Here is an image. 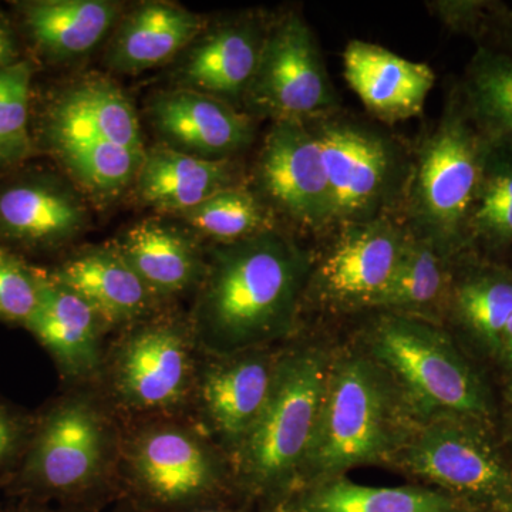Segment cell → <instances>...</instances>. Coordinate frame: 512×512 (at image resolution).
<instances>
[{
  "mask_svg": "<svg viewBox=\"0 0 512 512\" xmlns=\"http://www.w3.org/2000/svg\"><path fill=\"white\" fill-rule=\"evenodd\" d=\"M453 311L481 345L498 353L512 316V275L487 269L466 276L453 291Z\"/></svg>",
  "mask_w": 512,
  "mask_h": 512,
  "instance_id": "cell-29",
  "label": "cell"
},
{
  "mask_svg": "<svg viewBox=\"0 0 512 512\" xmlns=\"http://www.w3.org/2000/svg\"><path fill=\"white\" fill-rule=\"evenodd\" d=\"M205 19L170 2H144L120 20L106 53L117 73L137 74L170 62L204 33Z\"/></svg>",
  "mask_w": 512,
  "mask_h": 512,
  "instance_id": "cell-24",
  "label": "cell"
},
{
  "mask_svg": "<svg viewBox=\"0 0 512 512\" xmlns=\"http://www.w3.org/2000/svg\"><path fill=\"white\" fill-rule=\"evenodd\" d=\"M484 143L457 104L448 107L410 171L404 191L409 231L444 258L467 237L487 160Z\"/></svg>",
  "mask_w": 512,
  "mask_h": 512,
  "instance_id": "cell-7",
  "label": "cell"
},
{
  "mask_svg": "<svg viewBox=\"0 0 512 512\" xmlns=\"http://www.w3.org/2000/svg\"><path fill=\"white\" fill-rule=\"evenodd\" d=\"M237 164L232 160H205L158 144L146 148L138 170V200L161 214L177 215L239 183Z\"/></svg>",
  "mask_w": 512,
  "mask_h": 512,
  "instance_id": "cell-25",
  "label": "cell"
},
{
  "mask_svg": "<svg viewBox=\"0 0 512 512\" xmlns=\"http://www.w3.org/2000/svg\"><path fill=\"white\" fill-rule=\"evenodd\" d=\"M268 26L238 18L202 33L175 73L178 86L208 94L231 106L244 101L258 67Z\"/></svg>",
  "mask_w": 512,
  "mask_h": 512,
  "instance_id": "cell-19",
  "label": "cell"
},
{
  "mask_svg": "<svg viewBox=\"0 0 512 512\" xmlns=\"http://www.w3.org/2000/svg\"><path fill=\"white\" fill-rule=\"evenodd\" d=\"M121 440L107 404L90 392L64 394L35 414L32 436L16 470L0 481L15 500L92 503L119 466Z\"/></svg>",
  "mask_w": 512,
  "mask_h": 512,
  "instance_id": "cell-2",
  "label": "cell"
},
{
  "mask_svg": "<svg viewBox=\"0 0 512 512\" xmlns=\"http://www.w3.org/2000/svg\"><path fill=\"white\" fill-rule=\"evenodd\" d=\"M372 357L330 363L318 427L299 480L313 484L366 464L394 460L410 431L399 419V397Z\"/></svg>",
  "mask_w": 512,
  "mask_h": 512,
  "instance_id": "cell-3",
  "label": "cell"
},
{
  "mask_svg": "<svg viewBox=\"0 0 512 512\" xmlns=\"http://www.w3.org/2000/svg\"><path fill=\"white\" fill-rule=\"evenodd\" d=\"M113 245L161 302L197 291L207 266L197 235L160 218L131 225Z\"/></svg>",
  "mask_w": 512,
  "mask_h": 512,
  "instance_id": "cell-22",
  "label": "cell"
},
{
  "mask_svg": "<svg viewBox=\"0 0 512 512\" xmlns=\"http://www.w3.org/2000/svg\"><path fill=\"white\" fill-rule=\"evenodd\" d=\"M36 151L55 157L74 187L97 201L119 197L136 183L144 153L92 136H40L33 138Z\"/></svg>",
  "mask_w": 512,
  "mask_h": 512,
  "instance_id": "cell-27",
  "label": "cell"
},
{
  "mask_svg": "<svg viewBox=\"0 0 512 512\" xmlns=\"http://www.w3.org/2000/svg\"><path fill=\"white\" fill-rule=\"evenodd\" d=\"M185 512H242L234 510V508L221 507V505H208V507L197 508V510L185 511Z\"/></svg>",
  "mask_w": 512,
  "mask_h": 512,
  "instance_id": "cell-39",
  "label": "cell"
},
{
  "mask_svg": "<svg viewBox=\"0 0 512 512\" xmlns=\"http://www.w3.org/2000/svg\"><path fill=\"white\" fill-rule=\"evenodd\" d=\"M256 194L295 227H333L332 200L322 151L308 121H275L255 164Z\"/></svg>",
  "mask_w": 512,
  "mask_h": 512,
  "instance_id": "cell-12",
  "label": "cell"
},
{
  "mask_svg": "<svg viewBox=\"0 0 512 512\" xmlns=\"http://www.w3.org/2000/svg\"><path fill=\"white\" fill-rule=\"evenodd\" d=\"M279 512H464L458 501L420 487H370L345 477L309 484L279 504Z\"/></svg>",
  "mask_w": 512,
  "mask_h": 512,
  "instance_id": "cell-26",
  "label": "cell"
},
{
  "mask_svg": "<svg viewBox=\"0 0 512 512\" xmlns=\"http://www.w3.org/2000/svg\"><path fill=\"white\" fill-rule=\"evenodd\" d=\"M197 237L229 244L274 229V212L255 191L237 185L211 195L180 215Z\"/></svg>",
  "mask_w": 512,
  "mask_h": 512,
  "instance_id": "cell-28",
  "label": "cell"
},
{
  "mask_svg": "<svg viewBox=\"0 0 512 512\" xmlns=\"http://www.w3.org/2000/svg\"><path fill=\"white\" fill-rule=\"evenodd\" d=\"M33 424L35 414L0 399V481L9 477L22 461Z\"/></svg>",
  "mask_w": 512,
  "mask_h": 512,
  "instance_id": "cell-34",
  "label": "cell"
},
{
  "mask_svg": "<svg viewBox=\"0 0 512 512\" xmlns=\"http://www.w3.org/2000/svg\"><path fill=\"white\" fill-rule=\"evenodd\" d=\"M12 8L22 39L50 64L89 53L120 15V6L106 0H22Z\"/></svg>",
  "mask_w": 512,
  "mask_h": 512,
  "instance_id": "cell-23",
  "label": "cell"
},
{
  "mask_svg": "<svg viewBox=\"0 0 512 512\" xmlns=\"http://www.w3.org/2000/svg\"><path fill=\"white\" fill-rule=\"evenodd\" d=\"M207 356V362L198 365L192 400L201 430L232 457L268 402L278 355L254 349Z\"/></svg>",
  "mask_w": 512,
  "mask_h": 512,
  "instance_id": "cell-15",
  "label": "cell"
},
{
  "mask_svg": "<svg viewBox=\"0 0 512 512\" xmlns=\"http://www.w3.org/2000/svg\"><path fill=\"white\" fill-rule=\"evenodd\" d=\"M498 353L503 356L504 362L512 369V316L508 320L507 326H505L503 336H501Z\"/></svg>",
  "mask_w": 512,
  "mask_h": 512,
  "instance_id": "cell-37",
  "label": "cell"
},
{
  "mask_svg": "<svg viewBox=\"0 0 512 512\" xmlns=\"http://www.w3.org/2000/svg\"><path fill=\"white\" fill-rule=\"evenodd\" d=\"M394 460L414 476L451 493L508 500L512 477L480 421L436 417L410 430Z\"/></svg>",
  "mask_w": 512,
  "mask_h": 512,
  "instance_id": "cell-11",
  "label": "cell"
},
{
  "mask_svg": "<svg viewBox=\"0 0 512 512\" xmlns=\"http://www.w3.org/2000/svg\"><path fill=\"white\" fill-rule=\"evenodd\" d=\"M330 363L316 348L278 355L268 402L232 454L235 477L249 493L284 497L298 483L318 427Z\"/></svg>",
  "mask_w": 512,
  "mask_h": 512,
  "instance_id": "cell-4",
  "label": "cell"
},
{
  "mask_svg": "<svg viewBox=\"0 0 512 512\" xmlns=\"http://www.w3.org/2000/svg\"><path fill=\"white\" fill-rule=\"evenodd\" d=\"M37 301V266L0 245V322L25 326Z\"/></svg>",
  "mask_w": 512,
  "mask_h": 512,
  "instance_id": "cell-33",
  "label": "cell"
},
{
  "mask_svg": "<svg viewBox=\"0 0 512 512\" xmlns=\"http://www.w3.org/2000/svg\"><path fill=\"white\" fill-rule=\"evenodd\" d=\"M82 512H100V511H97V510H90V511H82ZM111 512H127V511H124V510H116V511H111Z\"/></svg>",
  "mask_w": 512,
  "mask_h": 512,
  "instance_id": "cell-41",
  "label": "cell"
},
{
  "mask_svg": "<svg viewBox=\"0 0 512 512\" xmlns=\"http://www.w3.org/2000/svg\"><path fill=\"white\" fill-rule=\"evenodd\" d=\"M23 40L13 19L0 10V72L26 59Z\"/></svg>",
  "mask_w": 512,
  "mask_h": 512,
  "instance_id": "cell-35",
  "label": "cell"
},
{
  "mask_svg": "<svg viewBox=\"0 0 512 512\" xmlns=\"http://www.w3.org/2000/svg\"><path fill=\"white\" fill-rule=\"evenodd\" d=\"M148 119L165 147L205 160H232L251 146V117L195 90L175 87L156 94L148 104Z\"/></svg>",
  "mask_w": 512,
  "mask_h": 512,
  "instance_id": "cell-16",
  "label": "cell"
},
{
  "mask_svg": "<svg viewBox=\"0 0 512 512\" xmlns=\"http://www.w3.org/2000/svg\"><path fill=\"white\" fill-rule=\"evenodd\" d=\"M511 400H512V392H511Z\"/></svg>",
  "mask_w": 512,
  "mask_h": 512,
  "instance_id": "cell-42",
  "label": "cell"
},
{
  "mask_svg": "<svg viewBox=\"0 0 512 512\" xmlns=\"http://www.w3.org/2000/svg\"><path fill=\"white\" fill-rule=\"evenodd\" d=\"M504 512H512V493L510 495V498H508V500L505 501Z\"/></svg>",
  "mask_w": 512,
  "mask_h": 512,
  "instance_id": "cell-40",
  "label": "cell"
},
{
  "mask_svg": "<svg viewBox=\"0 0 512 512\" xmlns=\"http://www.w3.org/2000/svg\"><path fill=\"white\" fill-rule=\"evenodd\" d=\"M245 103L275 121H309L339 107L318 42L302 16L289 13L266 30Z\"/></svg>",
  "mask_w": 512,
  "mask_h": 512,
  "instance_id": "cell-10",
  "label": "cell"
},
{
  "mask_svg": "<svg viewBox=\"0 0 512 512\" xmlns=\"http://www.w3.org/2000/svg\"><path fill=\"white\" fill-rule=\"evenodd\" d=\"M49 272L92 306L106 330L130 328L160 308V299L113 244L83 249Z\"/></svg>",
  "mask_w": 512,
  "mask_h": 512,
  "instance_id": "cell-20",
  "label": "cell"
},
{
  "mask_svg": "<svg viewBox=\"0 0 512 512\" xmlns=\"http://www.w3.org/2000/svg\"><path fill=\"white\" fill-rule=\"evenodd\" d=\"M467 101L471 117L491 136L512 143V59L480 49L468 69Z\"/></svg>",
  "mask_w": 512,
  "mask_h": 512,
  "instance_id": "cell-31",
  "label": "cell"
},
{
  "mask_svg": "<svg viewBox=\"0 0 512 512\" xmlns=\"http://www.w3.org/2000/svg\"><path fill=\"white\" fill-rule=\"evenodd\" d=\"M308 124L322 151L333 227L387 217L409 180L399 146L375 127L333 113Z\"/></svg>",
  "mask_w": 512,
  "mask_h": 512,
  "instance_id": "cell-9",
  "label": "cell"
},
{
  "mask_svg": "<svg viewBox=\"0 0 512 512\" xmlns=\"http://www.w3.org/2000/svg\"><path fill=\"white\" fill-rule=\"evenodd\" d=\"M25 165L0 178V245L22 256L57 251L86 228V204L72 181Z\"/></svg>",
  "mask_w": 512,
  "mask_h": 512,
  "instance_id": "cell-14",
  "label": "cell"
},
{
  "mask_svg": "<svg viewBox=\"0 0 512 512\" xmlns=\"http://www.w3.org/2000/svg\"><path fill=\"white\" fill-rule=\"evenodd\" d=\"M119 464L131 508L143 512L215 505L227 485L217 444L198 427L173 419L144 421L121 440Z\"/></svg>",
  "mask_w": 512,
  "mask_h": 512,
  "instance_id": "cell-6",
  "label": "cell"
},
{
  "mask_svg": "<svg viewBox=\"0 0 512 512\" xmlns=\"http://www.w3.org/2000/svg\"><path fill=\"white\" fill-rule=\"evenodd\" d=\"M369 348L406 406L424 420L463 417L483 423L491 416L483 380L433 323L389 313L370 329Z\"/></svg>",
  "mask_w": 512,
  "mask_h": 512,
  "instance_id": "cell-5",
  "label": "cell"
},
{
  "mask_svg": "<svg viewBox=\"0 0 512 512\" xmlns=\"http://www.w3.org/2000/svg\"><path fill=\"white\" fill-rule=\"evenodd\" d=\"M198 343L190 319L157 315L123 330L104 356L111 407L171 419L194 397Z\"/></svg>",
  "mask_w": 512,
  "mask_h": 512,
  "instance_id": "cell-8",
  "label": "cell"
},
{
  "mask_svg": "<svg viewBox=\"0 0 512 512\" xmlns=\"http://www.w3.org/2000/svg\"><path fill=\"white\" fill-rule=\"evenodd\" d=\"M468 234L491 245L512 242V158L488 150L483 180L468 222Z\"/></svg>",
  "mask_w": 512,
  "mask_h": 512,
  "instance_id": "cell-32",
  "label": "cell"
},
{
  "mask_svg": "<svg viewBox=\"0 0 512 512\" xmlns=\"http://www.w3.org/2000/svg\"><path fill=\"white\" fill-rule=\"evenodd\" d=\"M23 328L55 360L67 380L89 382L103 372V322L92 306L37 266V301Z\"/></svg>",
  "mask_w": 512,
  "mask_h": 512,
  "instance_id": "cell-17",
  "label": "cell"
},
{
  "mask_svg": "<svg viewBox=\"0 0 512 512\" xmlns=\"http://www.w3.org/2000/svg\"><path fill=\"white\" fill-rule=\"evenodd\" d=\"M409 235V228L389 215L339 228L332 247L313 265L308 288L335 308H377L396 275Z\"/></svg>",
  "mask_w": 512,
  "mask_h": 512,
  "instance_id": "cell-13",
  "label": "cell"
},
{
  "mask_svg": "<svg viewBox=\"0 0 512 512\" xmlns=\"http://www.w3.org/2000/svg\"><path fill=\"white\" fill-rule=\"evenodd\" d=\"M15 167L10 163L8 153H6L5 146H3L2 137H0V178L13 173Z\"/></svg>",
  "mask_w": 512,
  "mask_h": 512,
  "instance_id": "cell-38",
  "label": "cell"
},
{
  "mask_svg": "<svg viewBox=\"0 0 512 512\" xmlns=\"http://www.w3.org/2000/svg\"><path fill=\"white\" fill-rule=\"evenodd\" d=\"M447 286L446 258L410 232L396 275L377 308L412 316L437 305Z\"/></svg>",
  "mask_w": 512,
  "mask_h": 512,
  "instance_id": "cell-30",
  "label": "cell"
},
{
  "mask_svg": "<svg viewBox=\"0 0 512 512\" xmlns=\"http://www.w3.org/2000/svg\"><path fill=\"white\" fill-rule=\"evenodd\" d=\"M345 79L372 116L397 123L419 116L436 83L426 63L373 43L352 40L343 52Z\"/></svg>",
  "mask_w": 512,
  "mask_h": 512,
  "instance_id": "cell-21",
  "label": "cell"
},
{
  "mask_svg": "<svg viewBox=\"0 0 512 512\" xmlns=\"http://www.w3.org/2000/svg\"><path fill=\"white\" fill-rule=\"evenodd\" d=\"M32 136H92L146 153L140 120L117 84L86 76L50 93L37 106Z\"/></svg>",
  "mask_w": 512,
  "mask_h": 512,
  "instance_id": "cell-18",
  "label": "cell"
},
{
  "mask_svg": "<svg viewBox=\"0 0 512 512\" xmlns=\"http://www.w3.org/2000/svg\"><path fill=\"white\" fill-rule=\"evenodd\" d=\"M0 512H72L63 508H53L50 504L36 503V501L16 500L6 508H0Z\"/></svg>",
  "mask_w": 512,
  "mask_h": 512,
  "instance_id": "cell-36",
  "label": "cell"
},
{
  "mask_svg": "<svg viewBox=\"0 0 512 512\" xmlns=\"http://www.w3.org/2000/svg\"><path fill=\"white\" fill-rule=\"evenodd\" d=\"M312 269L309 251L278 228L215 244L190 318L198 348L227 356L291 335Z\"/></svg>",
  "mask_w": 512,
  "mask_h": 512,
  "instance_id": "cell-1",
  "label": "cell"
}]
</instances>
